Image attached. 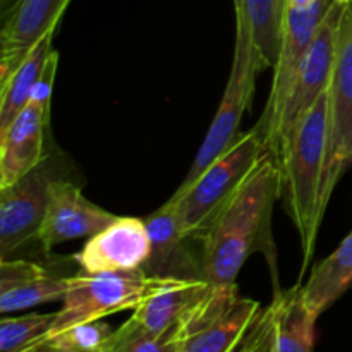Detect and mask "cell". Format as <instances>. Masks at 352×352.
I'll use <instances>...</instances> for the list:
<instances>
[{
    "instance_id": "18",
    "label": "cell",
    "mask_w": 352,
    "mask_h": 352,
    "mask_svg": "<svg viewBox=\"0 0 352 352\" xmlns=\"http://www.w3.org/2000/svg\"><path fill=\"white\" fill-rule=\"evenodd\" d=\"M270 308L274 316V352H315L318 316L306 306L301 285L275 292Z\"/></svg>"
},
{
    "instance_id": "15",
    "label": "cell",
    "mask_w": 352,
    "mask_h": 352,
    "mask_svg": "<svg viewBox=\"0 0 352 352\" xmlns=\"http://www.w3.org/2000/svg\"><path fill=\"white\" fill-rule=\"evenodd\" d=\"M48 124L50 105L31 100L0 133V188L14 184L43 160Z\"/></svg>"
},
{
    "instance_id": "17",
    "label": "cell",
    "mask_w": 352,
    "mask_h": 352,
    "mask_svg": "<svg viewBox=\"0 0 352 352\" xmlns=\"http://www.w3.org/2000/svg\"><path fill=\"white\" fill-rule=\"evenodd\" d=\"M217 285L205 280H172L133 311L134 318L151 332H167L175 325H188L201 313Z\"/></svg>"
},
{
    "instance_id": "10",
    "label": "cell",
    "mask_w": 352,
    "mask_h": 352,
    "mask_svg": "<svg viewBox=\"0 0 352 352\" xmlns=\"http://www.w3.org/2000/svg\"><path fill=\"white\" fill-rule=\"evenodd\" d=\"M144 223L151 251L141 270L148 277L206 282L203 241L182 232L170 201L148 215Z\"/></svg>"
},
{
    "instance_id": "25",
    "label": "cell",
    "mask_w": 352,
    "mask_h": 352,
    "mask_svg": "<svg viewBox=\"0 0 352 352\" xmlns=\"http://www.w3.org/2000/svg\"><path fill=\"white\" fill-rule=\"evenodd\" d=\"M19 2L21 0H0V23H3L12 14Z\"/></svg>"
},
{
    "instance_id": "28",
    "label": "cell",
    "mask_w": 352,
    "mask_h": 352,
    "mask_svg": "<svg viewBox=\"0 0 352 352\" xmlns=\"http://www.w3.org/2000/svg\"><path fill=\"white\" fill-rule=\"evenodd\" d=\"M315 2L316 0H287V7L289 9H306Z\"/></svg>"
},
{
    "instance_id": "9",
    "label": "cell",
    "mask_w": 352,
    "mask_h": 352,
    "mask_svg": "<svg viewBox=\"0 0 352 352\" xmlns=\"http://www.w3.org/2000/svg\"><path fill=\"white\" fill-rule=\"evenodd\" d=\"M263 306L243 298L237 285H217L213 296L189 323L179 352H232L239 347Z\"/></svg>"
},
{
    "instance_id": "8",
    "label": "cell",
    "mask_w": 352,
    "mask_h": 352,
    "mask_svg": "<svg viewBox=\"0 0 352 352\" xmlns=\"http://www.w3.org/2000/svg\"><path fill=\"white\" fill-rule=\"evenodd\" d=\"M352 162V3L340 24L337 58L329 86V143L320 206L325 213L337 182Z\"/></svg>"
},
{
    "instance_id": "23",
    "label": "cell",
    "mask_w": 352,
    "mask_h": 352,
    "mask_svg": "<svg viewBox=\"0 0 352 352\" xmlns=\"http://www.w3.org/2000/svg\"><path fill=\"white\" fill-rule=\"evenodd\" d=\"M57 313H31L0 322V352H28L50 336Z\"/></svg>"
},
{
    "instance_id": "22",
    "label": "cell",
    "mask_w": 352,
    "mask_h": 352,
    "mask_svg": "<svg viewBox=\"0 0 352 352\" xmlns=\"http://www.w3.org/2000/svg\"><path fill=\"white\" fill-rule=\"evenodd\" d=\"M188 325H175L167 332H151L134 316L113 330L102 352H179Z\"/></svg>"
},
{
    "instance_id": "24",
    "label": "cell",
    "mask_w": 352,
    "mask_h": 352,
    "mask_svg": "<svg viewBox=\"0 0 352 352\" xmlns=\"http://www.w3.org/2000/svg\"><path fill=\"white\" fill-rule=\"evenodd\" d=\"M113 330L109 323L102 320H93V322L78 323L62 332L48 336L47 339L54 346L62 349L74 352H102L107 339L112 336Z\"/></svg>"
},
{
    "instance_id": "6",
    "label": "cell",
    "mask_w": 352,
    "mask_h": 352,
    "mask_svg": "<svg viewBox=\"0 0 352 352\" xmlns=\"http://www.w3.org/2000/svg\"><path fill=\"white\" fill-rule=\"evenodd\" d=\"M265 69L267 67H265L248 31L236 24L234 60L222 102H220L215 119L210 124L205 140L192 160L191 168L179 189H186L188 186H191L212 162H215L220 155L226 153L239 140V136L243 134L239 131L241 120L253 100L256 76Z\"/></svg>"
},
{
    "instance_id": "19",
    "label": "cell",
    "mask_w": 352,
    "mask_h": 352,
    "mask_svg": "<svg viewBox=\"0 0 352 352\" xmlns=\"http://www.w3.org/2000/svg\"><path fill=\"white\" fill-rule=\"evenodd\" d=\"M236 24L256 47L265 67H275L280 55L287 0H234Z\"/></svg>"
},
{
    "instance_id": "4",
    "label": "cell",
    "mask_w": 352,
    "mask_h": 352,
    "mask_svg": "<svg viewBox=\"0 0 352 352\" xmlns=\"http://www.w3.org/2000/svg\"><path fill=\"white\" fill-rule=\"evenodd\" d=\"M174 278L148 277L143 270L109 272V274H85L69 277V291L50 336L72 325L113 313L136 309L148 298L167 287Z\"/></svg>"
},
{
    "instance_id": "16",
    "label": "cell",
    "mask_w": 352,
    "mask_h": 352,
    "mask_svg": "<svg viewBox=\"0 0 352 352\" xmlns=\"http://www.w3.org/2000/svg\"><path fill=\"white\" fill-rule=\"evenodd\" d=\"M69 277L52 274L28 260H0V311L14 313L45 302L64 301Z\"/></svg>"
},
{
    "instance_id": "14",
    "label": "cell",
    "mask_w": 352,
    "mask_h": 352,
    "mask_svg": "<svg viewBox=\"0 0 352 352\" xmlns=\"http://www.w3.org/2000/svg\"><path fill=\"white\" fill-rule=\"evenodd\" d=\"M71 0H21L3 23H0V82L19 67L30 52L55 33Z\"/></svg>"
},
{
    "instance_id": "2",
    "label": "cell",
    "mask_w": 352,
    "mask_h": 352,
    "mask_svg": "<svg viewBox=\"0 0 352 352\" xmlns=\"http://www.w3.org/2000/svg\"><path fill=\"white\" fill-rule=\"evenodd\" d=\"M327 143L329 89L289 127L275 157L280 168V199L301 241V275L306 272L315 253L320 223L325 215L320 206V189Z\"/></svg>"
},
{
    "instance_id": "7",
    "label": "cell",
    "mask_w": 352,
    "mask_h": 352,
    "mask_svg": "<svg viewBox=\"0 0 352 352\" xmlns=\"http://www.w3.org/2000/svg\"><path fill=\"white\" fill-rule=\"evenodd\" d=\"M346 9L347 6L332 0V6L327 12L315 40L311 41L305 57L301 58L298 69H296L277 120L265 138V146H267L268 153L274 157V160L277 157L282 138L285 136L289 127L329 89L333 67H336L340 24H342Z\"/></svg>"
},
{
    "instance_id": "12",
    "label": "cell",
    "mask_w": 352,
    "mask_h": 352,
    "mask_svg": "<svg viewBox=\"0 0 352 352\" xmlns=\"http://www.w3.org/2000/svg\"><path fill=\"white\" fill-rule=\"evenodd\" d=\"M150 251V234L144 219L117 217L110 226L89 237L72 258L85 274H109L140 270Z\"/></svg>"
},
{
    "instance_id": "27",
    "label": "cell",
    "mask_w": 352,
    "mask_h": 352,
    "mask_svg": "<svg viewBox=\"0 0 352 352\" xmlns=\"http://www.w3.org/2000/svg\"><path fill=\"white\" fill-rule=\"evenodd\" d=\"M253 327H254V322H253V325H251V329L248 330V333H246V337L243 339V342L239 344V347L232 352H251V347H253Z\"/></svg>"
},
{
    "instance_id": "13",
    "label": "cell",
    "mask_w": 352,
    "mask_h": 352,
    "mask_svg": "<svg viewBox=\"0 0 352 352\" xmlns=\"http://www.w3.org/2000/svg\"><path fill=\"white\" fill-rule=\"evenodd\" d=\"M116 219L117 215L86 199L74 179H60L52 189L36 241L48 253L65 241L95 236Z\"/></svg>"
},
{
    "instance_id": "29",
    "label": "cell",
    "mask_w": 352,
    "mask_h": 352,
    "mask_svg": "<svg viewBox=\"0 0 352 352\" xmlns=\"http://www.w3.org/2000/svg\"><path fill=\"white\" fill-rule=\"evenodd\" d=\"M336 2L342 3V6H351V3H352V0H336Z\"/></svg>"
},
{
    "instance_id": "5",
    "label": "cell",
    "mask_w": 352,
    "mask_h": 352,
    "mask_svg": "<svg viewBox=\"0 0 352 352\" xmlns=\"http://www.w3.org/2000/svg\"><path fill=\"white\" fill-rule=\"evenodd\" d=\"M60 179H74L71 160L62 151L50 150L33 170L0 188V260L36 239L52 189Z\"/></svg>"
},
{
    "instance_id": "26",
    "label": "cell",
    "mask_w": 352,
    "mask_h": 352,
    "mask_svg": "<svg viewBox=\"0 0 352 352\" xmlns=\"http://www.w3.org/2000/svg\"><path fill=\"white\" fill-rule=\"evenodd\" d=\"M28 352H74V351L62 349V347H57L54 346V344H50L48 340H43V342H40L38 346H34L33 349H30Z\"/></svg>"
},
{
    "instance_id": "1",
    "label": "cell",
    "mask_w": 352,
    "mask_h": 352,
    "mask_svg": "<svg viewBox=\"0 0 352 352\" xmlns=\"http://www.w3.org/2000/svg\"><path fill=\"white\" fill-rule=\"evenodd\" d=\"M280 189V168L268 153L203 236L206 282L212 285L236 284L248 258L261 253L272 270L275 292L280 291L272 232V215L275 201L282 196Z\"/></svg>"
},
{
    "instance_id": "21",
    "label": "cell",
    "mask_w": 352,
    "mask_h": 352,
    "mask_svg": "<svg viewBox=\"0 0 352 352\" xmlns=\"http://www.w3.org/2000/svg\"><path fill=\"white\" fill-rule=\"evenodd\" d=\"M54 34L55 33H48L30 52L23 64L9 76V79L0 82V133L6 131L9 124L19 116L21 110L31 102L38 78L54 52L52 48Z\"/></svg>"
},
{
    "instance_id": "11",
    "label": "cell",
    "mask_w": 352,
    "mask_h": 352,
    "mask_svg": "<svg viewBox=\"0 0 352 352\" xmlns=\"http://www.w3.org/2000/svg\"><path fill=\"white\" fill-rule=\"evenodd\" d=\"M330 6H332V0H316L313 6L306 9H289L287 7L280 55L274 67L270 95H268L267 107L263 110V116L260 117V122L254 126V129L263 136V141L277 120L296 69L301 58L305 57L311 41L315 40Z\"/></svg>"
},
{
    "instance_id": "3",
    "label": "cell",
    "mask_w": 352,
    "mask_h": 352,
    "mask_svg": "<svg viewBox=\"0 0 352 352\" xmlns=\"http://www.w3.org/2000/svg\"><path fill=\"white\" fill-rule=\"evenodd\" d=\"M267 155L263 136L253 127L250 133L241 134L191 186L177 189L168 201L182 232L203 239Z\"/></svg>"
},
{
    "instance_id": "20",
    "label": "cell",
    "mask_w": 352,
    "mask_h": 352,
    "mask_svg": "<svg viewBox=\"0 0 352 352\" xmlns=\"http://www.w3.org/2000/svg\"><path fill=\"white\" fill-rule=\"evenodd\" d=\"M352 287V230L336 251L313 268L301 285L306 306L320 316Z\"/></svg>"
}]
</instances>
